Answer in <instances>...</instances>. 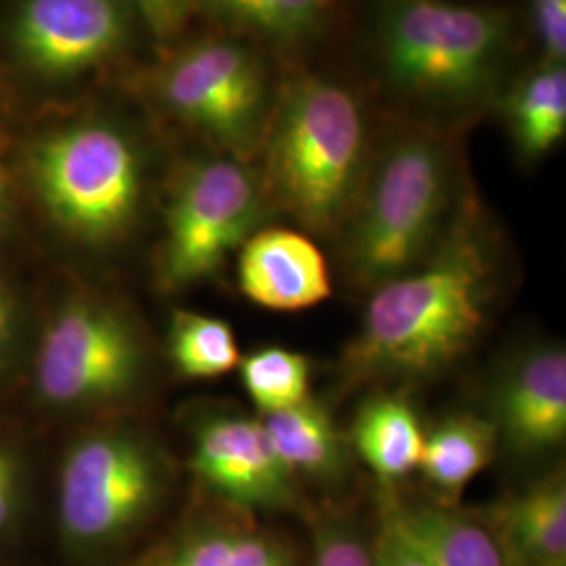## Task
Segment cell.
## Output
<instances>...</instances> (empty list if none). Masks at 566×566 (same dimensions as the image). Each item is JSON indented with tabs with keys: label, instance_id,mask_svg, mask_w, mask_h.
Instances as JSON below:
<instances>
[{
	"label": "cell",
	"instance_id": "1",
	"mask_svg": "<svg viewBox=\"0 0 566 566\" xmlns=\"http://www.w3.org/2000/svg\"><path fill=\"white\" fill-rule=\"evenodd\" d=\"M143 120L95 93L18 124V182L65 242L112 250L142 223L151 172Z\"/></svg>",
	"mask_w": 566,
	"mask_h": 566
},
{
	"label": "cell",
	"instance_id": "2",
	"mask_svg": "<svg viewBox=\"0 0 566 566\" xmlns=\"http://www.w3.org/2000/svg\"><path fill=\"white\" fill-rule=\"evenodd\" d=\"M495 275L491 224L465 193L424 263L369 292L361 327L344 353L348 380H426L446 371L481 336Z\"/></svg>",
	"mask_w": 566,
	"mask_h": 566
},
{
	"label": "cell",
	"instance_id": "3",
	"mask_svg": "<svg viewBox=\"0 0 566 566\" xmlns=\"http://www.w3.org/2000/svg\"><path fill=\"white\" fill-rule=\"evenodd\" d=\"M261 151L269 208L313 235L340 233L371 160L359 97L324 76H290L271 107Z\"/></svg>",
	"mask_w": 566,
	"mask_h": 566
},
{
	"label": "cell",
	"instance_id": "4",
	"mask_svg": "<svg viewBox=\"0 0 566 566\" xmlns=\"http://www.w3.org/2000/svg\"><path fill=\"white\" fill-rule=\"evenodd\" d=\"M143 36L126 0H0V99L23 122L102 93Z\"/></svg>",
	"mask_w": 566,
	"mask_h": 566
},
{
	"label": "cell",
	"instance_id": "5",
	"mask_svg": "<svg viewBox=\"0 0 566 566\" xmlns=\"http://www.w3.org/2000/svg\"><path fill=\"white\" fill-rule=\"evenodd\" d=\"M458 156L430 126L392 135L369 160L343 231L344 266L374 292L418 269L443 240L458 203Z\"/></svg>",
	"mask_w": 566,
	"mask_h": 566
},
{
	"label": "cell",
	"instance_id": "6",
	"mask_svg": "<svg viewBox=\"0 0 566 566\" xmlns=\"http://www.w3.org/2000/svg\"><path fill=\"white\" fill-rule=\"evenodd\" d=\"M376 49L388 84L441 114L497 99L514 49L512 15L451 0H378Z\"/></svg>",
	"mask_w": 566,
	"mask_h": 566
},
{
	"label": "cell",
	"instance_id": "7",
	"mask_svg": "<svg viewBox=\"0 0 566 566\" xmlns=\"http://www.w3.org/2000/svg\"><path fill=\"white\" fill-rule=\"evenodd\" d=\"M124 82L149 116L202 135L221 154L248 160L261 151L273 103L263 61L240 39H182Z\"/></svg>",
	"mask_w": 566,
	"mask_h": 566
},
{
	"label": "cell",
	"instance_id": "8",
	"mask_svg": "<svg viewBox=\"0 0 566 566\" xmlns=\"http://www.w3.org/2000/svg\"><path fill=\"white\" fill-rule=\"evenodd\" d=\"M269 214L259 170L212 154L185 164L164 208L158 282L168 292L214 277Z\"/></svg>",
	"mask_w": 566,
	"mask_h": 566
},
{
	"label": "cell",
	"instance_id": "9",
	"mask_svg": "<svg viewBox=\"0 0 566 566\" xmlns=\"http://www.w3.org/2000/svg\"><path fill=\"white\" fill-rule=\"evenodd\" d=\"M163 491V465L143 439L126 430L91 432L61 465V535L82 552L120 546L147 523Z\"/></svg>",
	"mask_w": 566,
	"mask_h": 566
},
{
	"label": "cell",
	"instance_id": "10",
	"mask_svg": "<svg viewBox=\"0 0 566 566\" xmlns=\"http://www.w3.org/2000/svg\"><path fill=\"white\" fill-rule=\"evenodd\" d=\"M145 348L135 324L99 298L63 304L42 334L36 388L44 403L91 409L118 403L142 385Z\"/></svg>",
	"mask_w": 566,
	"mask_h": 566
},
{
	"label": "cell",
	"instance_id": "11",
	"mask_svg": "<svg viewBox=\"0 0 566 566\" xmlns=\"http://www.w3.org/2000/svg\"><path fill=\"white\" fill-rule=\"evenodd\" d=\"M189 464L203 486L229 506L252 514L304 510L298 479L283 465L259 418H203L193 432Z\"/></svg>",
	"mask_w": 566,
	"mask_h": 566
},
{
	"label": "cell",
	"instance_id": "12",
	"mask_svg": "<svg viewBox=\"0 0 566 566\" xmlns=\"http://www.w3.org/2000/svg\"><path fill=\"white\" fill-rule=\"evenodd\" d=\"M500 443L535 458L556 451L566 439V355L558 344L535 346L514 359L495 386Z\"/></svg>",
	"mask_w": 566,
	"mask_h": 566
},
{
	"label": "cell",
	"instance_id": "13",
	"mask_svg": "<svg viewBox=\"0 0 566 566\" xmlns=\"http://www.w3.org/2000/svg\"><path fill=\"white\" fill-rule=\"evenodd\" d=\"M238 282L252 303L271 311H303L332 294L324 252L306 233L285 227L259 229L243 242Z\"/></svg>",
	"mask_w": 566,
	"mask_h": 566
},
{
	"label": "cell",
	"instance_id": "14",
	"mask_svg": "<svg viewBox=\"0 0 566 566\" xmlns=\"http://www.w3.org/2000/svg\"><path fill=\"white\" fill-rule=\"evenodd\" d=\"M145 566H301V560L259 514L217 500L214 510L182 526Z\"/></svg>",
	"mask_w": 566,
	"mask_h": 566
},
{
	"label": "cell",
	"instance_id": "15",
	"mask_svg": "<svg viewBox=\"0 0 566 566\" xmlns=\"http://www.w3.org/2000/svg\"><path fill=\"white\" fill-rule=\"evenodd\" d=\"M510 566H566V479L556 470L479 507Z\"/></svg>",
	"mask_w": 566,
	"mask_h": 566
},
{
	"label": "cell",
	"instance_id": "16",
	"mask_svg": "<svg viewBox=\"0 0 566 566\" xmlns=\"http://www.w3.org/2000/svg\"><path fill=\"white\" fill-rule=\"evenodd\" d=\"M380 510L395 518L434 566H510L481 510L434 500L405 502L395 489H385Z\"/></svg>",
	"mask_w": 566,
	"mask_h": 566
},
{
	"label": "cell",
	"instance_id": "17",
	"mask_svg": "<svg viewBox=\"0 0 566 566\" xmlns=\"http://www.w3.org/2000/svg\"><path fill=\"white\" fill-rule=\"evenodd\" d=\"M495 102L518 160L539 163L565 139V63L539 61L502 91Z\"/></svg>",
	"mask_w": 566,
	"mask_h": 566
},
{
	"label": "cell",
	"instance_id": "18",
	"mask_svg": "<svg viewBox=\"0 0 566 566\" xmlns=\"http://www.w3.org/2000/svg\"><path fill=\"white\" fill-rule=\"evenodd\" d=\"M424 437L413 405L401 395L369 397L350 428V443L357 455L385 489H392L418 470Z\"/></svg>",
	"mask_w": 566,
	"mask_h": 566
},
{
	"label": "cell",
	"instance_id": "19",
	"mask_svg": "<svg viewBox=\"0 0 566 566\" xmlns=\"http://www.w3.org/2000/svg\"><path fill=\"white\" fill-rule=\"evenodd\" d=\"M497 443V428L491 418L476 413H453L426 432L418 470L432 500L458 504L465 486L491 464Z\"/></svg>",
	"mask_w": 566,
	"mask_h": 566
},
{
	"label": "cell",
	"instance_id": "20",
	"mask_svg": "<svg viewBox=\"0 0 566 566\" xmlns=\"http://www.w3.org/2000/svg\"><path fill=\"white\" fill-rule=\"evenodd\" d=\"M336 0H198V15L229 36L301 49L317 41L334 20Z\"/></svg>",
	"mask_w": 566,
	"mask_h": 566
},
{
	"label": "cell",
	"instance_id": "21",
	"mask_svg": "<svg viewBox=\"0 0 566 566\" xmlns=\"http://www.w3.org/2000/svg\"><path fill=\"white\" fill-rule=\"evenodd\" d=\"M266 437L283 465L296 476L329 483L343 476L344 439L324 405L304 399L287 409L261 413Z\"/></svg>",
	"mask_w": 566,
	"mask_h": 566
},
{
	"label": "cell",
	"instance_id": "22",
	"mask_svg": "<svg viewBox=\"0 0 566 566\" xmlns=\"http://www.w3.org/2000/svg\"><path fill=\"white\" fill-rule=\"evenodd\" d=\"M168 355L177 371L191 380L221 378L242 361L231 325L191 311H177L172 315Z\"/></svg>",
	"mask_w": 566,
	"mask_h": 566
},
{
	"label": "cell",
	"instance_id": "23",
	"mask_svg": "<svg viewBox=\"0 0 566 566\" xmlns=\"http://www.w3.org/2000/svg\"><path fill=\"white\" fill-rule=\"evenodd\" d=\"M240 371L243 388L261 413L287 409L308 399L311 365L296 350L282 346L252 350L242 357Z\"/></svg>",
	"mask_w": 566,
	"mask_h": 566
},
{
	"label": "cell",
	"instance_id": "24",
	"mask_svg": "<svg viewBox=\"0 0 566 566\" xmlns=\"http://www.w3.org/2000/svg\"><path fill=\"white\" fill-rule=\"evenodd\" d=\"M311 565L376 566L374 542L338 512H308Z\"/></svg>",
	"mask_w": 566,
	"mask_h": 566
},
{
	"label": "cell",
	"instance_id": "25",
	"mask_svg": "<svg viewBox=\"0 0 566 566\" xmlns=\"http://www.w3.org/2000/svg\"><path fill=\"white\" fill-rule=\"evenodd\" d=\"M142 25L143 34L158 44V49H170L182 41L185 30L198 15V0H126Z\"/></svg>",
	"mask_w": 566,
	"mask_h": 566
},
{
	"label": "cell",
	"instance_id": "26",
	"mask_svg": "<svg viewBox=\"0 0 566 566\" xmlns=\"http://www.w3.org/2000/svg\"><path fill=\"white\" fill-rule=\"evenodd\" d=\"M531 30L542 61H566V0H528Z\"/></svg>",
	"mask_w": 566,
	"mask_h": 566
},
{
	"label": "cell",
	"instance_id": "27",
	"mask_svg": "<svg viewBox=\"0 0 566 566\" xmlns=\"http://www.w3.org/2000/svg\"><path fill=\"white\" fill-rule=\"evenodd\" d=\"M15 116L0 99V235L11 224L15 217V191H18V175H15V137H18Z\"/></svg>",
	"mask_w": 566,
	"mask_h": 566
},
{
	"label": "cell",
	"instance_id": "28",
	"mask_svg": "<svg viewBox=\"0 0 566 566\" xmlns=\"http://www.w3.org/2000/svg\"><path fill=\"white\" fill-rule=\"evenodd\" d=\"M371 542L376 566H434L385 510H380V523Z\"/></svg>",
	"mask_w": 566,
	"mask_h": 566
},
{
	"label": "cell",
	"instance_id": "29",
	"mask_svg": "<svg viewBox=\"0 0 566 566\" xmlns=\"http://www.w3.org/2000/svg\"><path fill=\"white\" fill-rule=\"evenodd\" d=\"M20 506V468L13 453L0 443V535L13 525Z\"/></svg>",
	"mask_w": 566,
	"mask_h": 566
},
{
	"label": "cell",
	"instance_id": "30",
	"mask_svg": "<svg viewBox=\"0 0 566 566\" xmlns=\"http://www.w3.org/2000/svg\"><path fill=\"white\" fill-rule=\"evenodd\" d=\"M18 343V306L9 285L0 280V374L13 359Z\"/></svg>",
	"mask_w": 566,
	"mask_h": 566
}]
</instances>
